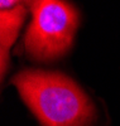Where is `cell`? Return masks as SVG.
<instances>
[{"instance_id": "6da1fadb", "label": "cell", "mask_w": 120, "mask_h": 126, "mask_svg": "<svg viewBox=\"0 0 120 126\" xmlns=\"http://www.w3.org/2000/svg\"><path fill=\"white\" fill-rule=\"evenodd\" d=\"M12 83L42 126H91L96 119L90 97L62 73L24 69Z\"/></svg>"}, {"instance_id": "7a4b0ae2", "label": "cell", "mask_w": 120, "mask_h": 126, "mask_svg": "<svg viewBox=\"0 0 120 126\" xmlns=\"http://www.w3.org/2000/svg\"><path fill=\"white\" fill-rule=\"evenodd\" d=\"M32 20L24 35L27 54L38 62L63 57L70 50L80 16L66 0H34Z\"/></svg>"}, {"instance_id": "3957f363", "label": "cell", "mask_w": 120, "mask_h": 126, "mask_svg": "<svg viewBox=\"0 0 120 126\" xmlns=\"http://www.w3.org/2000/svg\"><path fill=\"white\" fill-rule=\"evenodd\" d=\"M27 15V8L23 4L0 12V68L1 78L9 67V52L18 38L19 30Z\"/></svg>"}, {"instance_id": "277c9868", "label": "cell", "mask_w": 120, "mask_h": 126, "mask_svg": "<svg viewBox=\"0 0 120 126\" xmlns=\"http://www.w3.org/2000/svg\"><path fill=\"white\" fill-rule=\"evenodd\" d=\"M20 1H23V0H0V8L1 10H9L18 6Z\"/></svg>"}, {"instance_id": "5b68a950", "label": "cell", "mask_w": 120, "mask_h": 126, "mask_svg": "<svg viewBox=\"0 0 120 126\" xmlns=\"http://www.w3.org/2000/svg\"><path fill=\"white\" fill-rule=\"evenodd\" d=\"M33 1H34V0H28V3H27V4H28V5L30 6V5H32V3H33Z\"/></svg>"}, {"instance_id": "8992f818", "label": "cell", "mask_w": 120, "mask_h": 126, "mask_svg": "<svg viewBox=\"0 0 120 126\" xmlns=\"http://www.w3.org/2000/svg\"><path fill=\"white\" fill-rule=\"evenodd\" d=\"M23 1H25V4H27V1H28V0H23Z\"/></svg>"}]
</instances>
